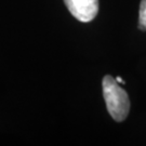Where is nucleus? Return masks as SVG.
<instances>
[{"mask_svg":"<svg viewBox=\"0 0 146 146\" xmlns=\"http://www.w3.org/2000/svg\"><path fill=\"white\" fill-rule=\"evenodd\" d=\"M102 86L110 115L116 121H123L130 110V101L127 92L118 84L116 78L110 75L103 78Z\"/></svg>","mask_w":146,"mask_h":146,"instance_id":"1","label":"nucleus"},{"mask_svg":"<svg viewBox=\"0 0 146 146\" xmlns=\"http://www.w3.org/2000/svg\"><path fill=\"white\" fill-rule=\"evenodd\" d=\"M68 11L78 21L88 23L99 12V0H64Z\"/></svg>","mask_w":146,"mask_h":146,"instance_id":"2","label":"nucleus"},{"mask_svg":"<svg viewBox=\"0 0 146 146\" xmlns=\"http://www.w3.org/2000/svg\"><path fill=\"white\" fill-rule=\"evenodd\" d=\"M139 28L146 31V0H142L139 10Z\"/></svg>","mask_w":146,"mask_h":146,"instance_id":"3","label":"nucleus"},{"mask_svg":"<svg viewBox=\"0 0 146 146\" xmlns=\"http://www.w3.org/2000/svg\"><path fill=\"white\" fill-rule=\"evenodd\" d=\"M116 80H117V82H118V84H125V81L120 78V77H116Z\"/></svg>","mask_w":146,"mask_h":146,"instance_id":"4","label":"nucleus"}]
</instances>
